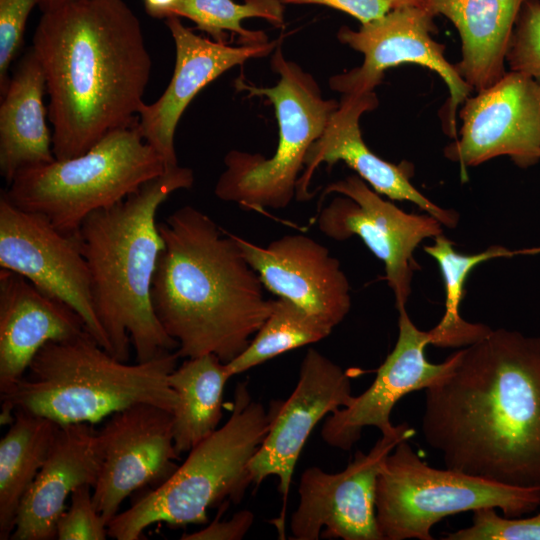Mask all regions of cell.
Here are the masks:
<instances>
[{
    "label": "cell",
    "mask_w": 540,
    "mask_h": 540,
    "mask_svg": "<svg viewBox=\"0 0 540 540\" xmlns=\"http://www.w3.org/2000/svg\"><path fill=\"white\" fill-rule=\"evenodd\" d=\"M166 170L140 134L137 117L79 156L19 170L3 192L18 208L75 236L92 212L123 200Z\"/></svg>",
    "instance_id": "7"
},
{
    "label": "cell",
    "mask_w": 540,
    "mask_h": 540,
    "mask_svg": "<svg viewBox=\"0 0 540 540\" xmlns=\"http://www.w3.org/2000/svg\"><path fill=\"white\" fill-rule=\"evenodd\" d=\"M107 523L97 511L93 501V487L82 485L70 496V505L56 524L59 540H105Z\"/></svg>",
    "instance_id": "32"
},
{
    "label": "cell",
    "mask_w": 540,
    "mask_h": 540,
    "mask_svg": "<svg viewBox=\"0 0 540 540\" xmlns=\"http://www.w3.org/2000/svg\"><path fill=\"white\" fill-rule=\"evenodd\" d=\"M101 462L94 425H59L48 456L21 502L10 539H56V524L67 508V498L82 485L94 487Z\"/></svg>",
    "instance_id": "22"
},
{
    "label": "cell",
    "mask_w": 540,
    "mask_h": 540,
    "mask_svg": "<svg viewBox=\"0 0 540 540\" xmlns=\"http://www.w3.org/2000/svg\"><path fill=\"white\" fill-rule=\"evenodd\" d=\"M31 47L46 80L56 159L79 156L137 119L152 63L124 0H76L42 12Z\"/></svg>",
    "instance_id": "2"
},
{
    "label": "cell",
    "mask_w": 540,
    "mask_h": 540,
    "mask_svg": "<svg viewBox=\"0 0 540 540\" xmlns=\"http://www.w3.org/2000/svg\"><path fill=\"white\" fill-rule=\"evenodd\" d=\"M446 540H540V513L527 518L501 517L493 507L473 511L472 525Z\"/></svg>",
    "instance_id": "30"
},
{
    "label": "cell",
    "mask_w": 540,
    "mask_h": 540,
    "mask_svg": "<svg viewBox=\"0 0 540 540\" xmlns=\"http://www.w3.org/2000/svg\"><path fill=\"white\" fill-rule=\"evenodd\" d=\"M512 71L540 83V0H525L517 17L506 56Z\"/></svg>",
    "instance_id": "31"
},
{
    "label": "cell",
    "mask_w": 540,
    "mask_h": 540,
    "mask_svg": "<svg viewBox=\"0 0 540 540\" xmlns=\"http://www.w3.org/2000/svg\"><path fill=\"white\" fill-rule=\"evenodd\" d=\"M330 193L341 196L321 210L317 218L319 230L337 241L358 236L383 262L396 308L406 307L416 266L413 253L424 239L443 234L442 224L427 213L403 211L358 175L329 184L323 194Z\"/></svg>",
    "instance_id": "11"
},
{
    "label": "cell",
    "mask_w": 540,
    "mask_h": 540,
    "mask_svg": "<svg viewBox=\"0 0 540 540\" xmlns=\"http://www.w3.org/2000/svg\"><path fill=\"white\" fill-rule=\"evenodd\" d=\"M350 376L314 348L308 349L295 389L285 401H273L267 434L249 464L252 484L277 476L283 511L300 453L317 423L353 399Z\"/></svg>",
    "instance_id": "16"
},
{
    "label": "cell",
    "mask_w": 540,
    "mask_h": 540,
    "mask_svg": "<svg viewBox=\"0 0 540 540\" xmlns=\"http://www.w3.org/2000/svg\"><path fill=\"white\" fill-rule=\"evenodd\" d=\"M37 0H0V91H5L9 68L23 44L28 17Z\"/></svg>",
    "instance_id": "33"
},
{
    "label": "cell",
    "mask_w": 540,
    "mask_h": 540,
    "mask_svg": "<svg viewBox=\"0 0 540 540\" xmlns=\"http://www.w3.org/2000/svg\"><path fill=\"white\" fill-rule=\"evenodd\" d=\"M179 355L168 352L129 364L115 358L85 331L46 343L1 403L59 425H95L130 406L149 403L173 412L178 396L169 383Z\"/></svg>",
    "instance_id": "5"
},
{
    "label": "cell",
    "mask_w": 540,
    "mask_h": 540,
    "mask_svg": "<svg viewBox=\"0 0 540 540\" xmlns=\"http://www.w3.org/2000/svg\"><path fill=\"white\" fill-rule=\"evenodd\" d=\"M540 506V489L486 480L422 461L408 440L387 456L376 485L375 509L383 540H432L444 517L493 507L508 518Z\"/></svg>",
    "instance_id": "9"
},
{
    "label": "cell",
    "mask_w": 540,
    "mask_h": 540,
    "mask_svg": "<svg viewBox=\"0 0 540 540\" xmlns=\"http://www.w3.org/2000/svg\"><path fill=\"white\" fill-rule=\"evenodd\" d=\"M333 327L284 298L273 300L272 309L248 346L226 363L232 376L282 353L326 338Z\"/></svg>",
    "instance_id": "28"
},
{
    "label": "cell",
    "mask_w": 540,
    "mask_h": 540,
    "mask_svg": "<svg viewBox=\"0 0 540 540\" xmlns=\"http://www.w3.org/2000/svg\"><path fill=\"white\" fill-rule=\"evenodd\" d=\"M76 0H37V6L42 12Z\"/></svg>",
    "instance_id": "37"
},
{
    "label": "cell",
    "mask_w": 540,
    "mask_h": 540,
    "mask_svg": "<svg viewBox=\"0 0 540 540\" xmlns=\"http://www.w3.org/2000/svg\"><path fill=\"white\" fill-rule=\"evenodd\" d=\"M414 433L410 427L398 435H382L368 453L357 451L340 472L304 470L290 521L293 539L383 540L375 509L378 476L395 446Z\"/></svg>",
    "instance_id": "12"
},
{
    "label": "cell",
    "mask_w": 540,
    "mask_h": 540,
    "mask_svg": "<svg viewBox=\"0 0 540 540\" xmlns=\"http://www.w3.org/2000/svg\"><path fill=\"white\" fill-rule=\"evenodd\" d=\"M59 424L22 410L0 441V539H10L21 502L44 464Z\"/></svg>",
    "instance_id": "26"
},
{
    "label": "cell",
    "mask_w": 540,
    "mask_h": 540,
    "mask_svg": "<svg viewBox=\"0 0 540 540\" xmlns=\"http://www.w3.org/2000/svg\"><path fill=\"white\" fill-rule=\"evenodd\" d=\"M176 49L172 78L162 95L141 106L138 129L161 156L167 169L178 166L174 135L178 122L193 98L227 70L252 58L267 56L280 40L230 46L196 35L177 16L165 19Z\"/></svg>",
    "instance_id": "18"
},
{
    "label": "cell",
    "mask_w": 540,
    "mask_h": 540,
    "mask_svg": "<svg viewBox=\"0 0 540 540\" xmlns=\"http://www.w3.org/2000/svg\"><path fill=\"white\" fill-rule=\"evenodd\" d=\"M220 513L206 527L192 532L184 533L182 540H240L251 528L254 514L249 510L235 513L230 520H219Z\"/></svg>",
    "instance_id": "34"
},
{
    "label": "cell",
    "mask_w": 540,
    "mask_h": 540,
    "mask_svg": "<svg viewBox=\"0 0 540 540\" xmlns=\"http://www.w3.org/2000/svg\"><path fill=\"white\" fill-rule=\"evenodd\" d=\"M460 138L448 145L445 156L467 167L508 156L527 168L540 160V83L517 71L468 97L460 110Z\"/></svg>",
    "instance_id": "15"
},
{
    "label": "cell",
    "mask_w": 540,
    "mask_h": 540,
    "mask_svg": "<svg viewBox=\"0 0 540 540\" xmlns=\"http://www.w3.org/2000/svg\"><path fill=\"white\" fill-rule=\"evenodd\" d=\"M398 338L391 353L377 370L371 386L351 403L325 420L321 436L331 447L350 450L365 427L373 426L384 436L398 435L409 425L394 426L390 420L395 404L406 394L426 389L443 379L457 361V351L444 362L433 364L425 356L430 344L428 331L419 330L406 307L398 308Z\"/></svg>",
    "instance_id": "17"
},
{
    "label": "cell",
    "mask_w": 540,
    "mask_h": 540,
    "mask_svg": "<svg viewBox=\"0 0 540 540\" xmlns=\"http://www.w3.org/2000/svg\"><path fill=\"white\" fill-rule=\"evenodd\" d=\"M433 18L418 5H406L361 24L357 31L341 27L337 33L339 41L362 53L364 59L359 67L332 76L330 88L343 95L374 92L387 69L403 63L419 64L435 71L447 85L450 97L442 119L446 133L456 138V111L472 89L445 58L444 46L433 39Z\"/></svg>",
    "instance_id": "10"
},
{
    "label": "cell",
    "mask_w": 540,
    "mask_h": 540,
    "mask_svg": "<svg viewBox=\"0 0 540 540\" xmlns=\"http://www.w3.org/2000/svg\"><path fill=\"white\" fill-rule=\"evenodd\" d=\"M280 44L271 58V67L280 76L275 86L258 87L243 77L235 81L237 90L272 103L279 128L276 151L270 158L229 151L214 189L220 200L257 211L282 209L291 203L307 152L339 107L334 99L322 97L311 74L286 59Z\"/></svg>",
    "instance_id": "8"
},
{
    "label": "cell",
    "mask_w": 540,
    "mask_h": 540,
    "mask_svg": "<svg viewBox=\"0 0 540 540\" xmlns=\"http://www.w3.org/2000/svg\"><path fill=\"white\" fill-rule=\"evenodd\" d=\"M268 426V412L252 399L247 382H240L227 422L193 447L169 479L118 512L107 525L108 537L140 540L149 526L161 522L203 524L210 509L239 503L252 484L249 464Z\"/></svg>",
    "instance_id": "6"
},
{
    "label": "cell",
    "mask_w": 540,
    "mask_h": 540,
    "mask_svg": "<svg viewBox=\"0 0 540 540\" xmlns=\"http://www.w3.org/2000/svg\"><path fill=\"white\" fill-rule=\"evenodd\" d=\"M424 251L433 257L442 274L445 287V312L440 322L428 331L430 344L438 347H466L492 329L481 323L465 321L459 314L468 275L477 265L488 260L510 257L511 251L503 246L492 245L476 254H462L454 250L453 243L443 234L434 238V243Z\"/></svg>",
    "instance_id": "27"
},
{
    "label": "cell",
    "mask_w": 540,
    "mask_h": 540,
    "mask_svg": "<svg viewBox=\"0 0 540 540\" xmlns=\"http://www.w3.org/2000/svg\"><path fill=\"white\" fill-rule=\"evenodd\" d=\"M0 267L16 272L44 293L72 307L87 331L110 353L95 313L90 273L75 236L62 234L44 217L0 196ZM111 354V353H110Z\"/></svg>",
    "instance_id": "13"
},
{
    "label": "cell",
    "mask_w": 540,
    "mask_h": 540,
    "mask_svg": "<svg viewBox=\"0 0 540 540\" xmlns=\"http://www.w3.org/2000/svg\"><path fill=\"white\" fill-rule=\"evenodd\" d=\"M102 462L93 501L108 523L133 492L157 487L177 470L172 412L140 403L113 413L98 430Z\"/></svg>",
    "instance_id": "14"
},
{
    "label": "cell",
    "mask_w": 540,
    "mask_h": 540,
    "mask_svg": "<svg viewBox=\"0 0 540 540\" xmlns=\"http://www.w3.org/2000/svg\"><path fill=\"white\" fill-rule=\"evenodd\" d=\"M283 4H318L345 12L361 24L383 17L392 8V0H281Z\"/></svg>",
    "instance_id": "35"
},
{
    "label": "cell",
    "mask_w": 540,
    "mask_h": 540,
    "mask_svg": "<svg viewBox=\"0 0 540 540\" xmlns=\"http://www.w3.org/2000/svg\"><path fill=\"white\" fill-rule=\"evenodd\" d=\"M414 2L415 0H392L393 8L406 6V5H414Z\"/></svg>",
    "instance_id": "38"
},
{
    "label": "cell",
    "mask_w": 540,
    "mask_h": 540,
    "mask_svg": "<svg viewBox=\"0 0 540 540\" xmlns=\"http://www.w3.org/2000/svg\"><path fill=\"white\" fill-rule=\"evenodd\" d=\"M179 0H143L146 13L154 18L171 17Z\"/></svg>",
    "instance_id": "36"
},
{
    "label": "cell",
    "mask_w": 540,
    "mask_h": 540,
    "mask_svg": "<svg viewBox=\"0 0 540 540\" xmlns=\"http://www.w3.org/2000/svg\"><path fill=\"white\" fill-rule=\"evenodd\" d=\"M45 93L44 72L30 47L1 94L0 173L7 183L23 168L56 159L52 149V131L46 122Z\"/></svg>",
    "instance_id": "24"
},
{
    "label": "cell",
    "mask_w": 540,
    "mask_h": 540,
    "mask_svg": "<svg viewBox=\"0 0 540 540\" xmlns=\"http://www.w3.org/2000/svg\"><path fill=\"white\" fill-rule=\"evenodd\" d=\"M231 377L226 363L215 354L186 358L169 375L170 386L178 396L172 412L178 455L189 452L218 429L224 388Z\"/></svg>",
    "instance_id": "25"
},
{
    "label": "cell",
    "mask_w": 540,
    "mask_h": 540,
    "mask_svg": "<svg viewBox=\"0 0 540 540\" xmlns=\"http://www.w3.org/2000/svg\"><path fill=\"white\" fill-rule=\"evenodd\" d=\"M233 235L264 287L331 327L351 308L350 284L338 259L303 234L284 235L259 246Z\"/></svg>",
    "instance_id": "19"
},
{
    "label": "cell",
    "mask_w": 540,
    "mask_h": 540,
    "mask_svg": "<svg viewBox=\"0 0 540 540\" xmlns=\"http://www.w3.org/2000/svg\"><path fill=\"white\" fill-rule=\"evenodd\" d=\"M525 0H415L434 17L441 14L457 28L461 60L455 68L476 92L505 73L513 29Z\"/></svg>",
    "instance_id": "23"
},
{
    "label": "cell",
    "mask_w": 540,
    "mask_h": 540,
    "mask_svg": "<svg viewBox=\"0 0 540 540\" xmlns=\"http://www.w3.org/2000/svg\"><path fill=\"white\" fill-rule=\"evenodd\" d=\"M281 0H179L172 16L191 20L196 29L210 35L213 40L226 43V31L239 35L244 44L268 42L263 31L246 30L241 22L247 18L265 19L275 27L284 24V8Z\"/></svg>",
    "instance_id": "29"
},
{
    "label": "cell",
    "mask_w": 540,
    "mask_h": 540,
    "mask_svg": "<svg viewBox=\"0 0 540 540\" xmlns=\"http://www.w3.org/2000/svg\"><path fill=\"white\" fill-rule=\"evenodd\" d=\"M87 331L68 304L11 270H0V394L23 377L36 353L50 341Z\"/></svg>",
    "instance_id": "21"
},
{
    "label": "cell",
    "mask_w": 540,
    "mask_h": 540,
    "mask_svg": "<svg viewBox=\"0 0 540 540\" xmlns=\"http://www.w3.org/2000/svg\"><path fill=\"white\" fill-rule=\"evenodd\" d=\"M378 99L374 92L343 95L322 135L311 145L304 160V171L297 184L299 200L309 199L308 187L315 170L326 163L329 167L343 161L373 190L392 200L409 201L448 228H455L459 214L444 209L410 182L413 166L393 164L377 156L364 142L359 121L363 113L374 110Z\"/></svg>",
    "instance_id": "20"
},
{
    "label": "cell",
    "mask_w": 540,
    "mask_h": 540,
    "mask_svg": "<svg viewBox=\"0 0 540 540\" xmlns=\"http://www.w3.org/2000/svg\"><path fill=\"white\" fill-rule=\"evenodd\" d=\"M163 240L151 299L157 319L178 343L180 358L215 354L228 363L268 318L257 272L233 235L186 205L158 223Z\"/></svg>",
    "instance_id": "3"
},
{
    "label": "cell",
    "mask_w": 540,
    "mask_h": 540,
    "mask_svg": "<svg viewBox=\"0 0 540 540\" xmlns=\"http://www.w3.org/2000/svg\"><path fill=\"white\" fill-rule=\"evenodd\" d=\"M193 182L191 169H167L123 200L92 212L77 232L95 313L118 360L128 362L131 346L136 362L178 348L152 306V281L163 249L156 214L173 192L189 189Z\"/></svg>",
    "instance_id": "4"
},
{
    "label": "cell",
    "mask_w": 540,
    "mask_h": 540,
    "mask_svg": "<svg viewBox=\"0 0 540 540\" xmlns=\"http://www.w3.org/2000/svg\"><path fill=\"white\" fill-rule=\"evenodd\" d=\"M421 430L448 469L540 489V336L499 328L458 350Z\"/></svg>",
    "instance_id": "1"
}]
</instances>
